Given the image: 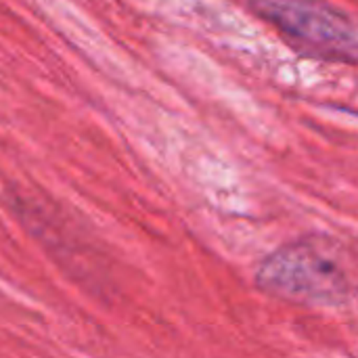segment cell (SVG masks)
<instances>
[{
    "label": "cell",
    "mask_w": 358,
    "mask_h": 358,
    "mask_svg": "<svg viewBox=\"0 0 358 358\" xmlns=\"http://www.w3.org/2000/svg\"><path fill=\"white\" fill-rule=\"evenodd\" d=\"M256 285L287 302L336 306L355 292V277L342 245L319 237L287 243L266 256L256 271Z\"/></svg>",
    "instance_id": "obj_1"
},
{
    "label": "cell",
    "mask_w": 358,
    "mask_h": 358,
    "mask_svg": "<svg viewBox=\"0 0 358 358\" xmlns=\"http://www.w3.org/2000/svg\"><path fill=\"white\" fill-rule=\"evenodd\" d=\"M252 10L292 44L323 59H358L355 21L323 0H252Z\"/></svg>",
    "instance_id": "obj_2"
}]
</instances>
